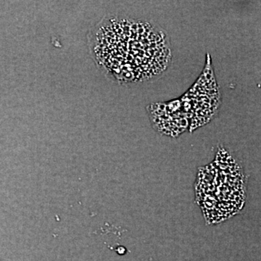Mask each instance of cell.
I'll list each match as a JSON object with an SVG mask.
<instances>
[{
    "mask_svg": "<svg viewBox=\"0 0 261 261\" xmlns=\"http://www.w3.org/2000/svg\"><path fill=\"white\" fill-rule=\"evenodd\" d=\"M98 29L94 54L106 72L123 82L150 80L171 61L166 34L147 22L109 20Z\"/></svg>",
    "mask_w": 261,
    "mask_h": 261,
    "instance_id": "6da1fadb",
    "label": "cell"
}]
</instances>
